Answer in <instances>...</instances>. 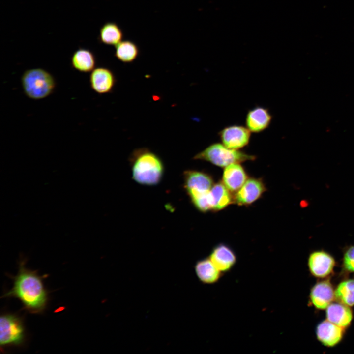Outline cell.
<instances>
[{
    "instance_id": "cell-1",
    "label": "cell",
    "mask_w": 354,
    "mask_h": 354,
    "mask_svg": "<svg viewBox=\"0 0 354 354\" xmlns=\"http://www.w3.org/2000/svg\"><path fill=\"white\" fill-rule=\"evenodd\" d=\"M17 274L12 277V288L3 295L4 298H16L22 303L23 308L30 313H42L48 301V294L44 287V276L36 271L27 269L24 260L19 262Z\"/></svg>"
},
{
    "instance_id": "cell-20",
    "label": "cell",
    "mask_w": 354,
    "mask_h": 354,
    "mask_svg": "<svg viewBox=\"0 0 354 354\" xmlns=\"http://www.w3.org/2000/svg\"><path fill=\"white\" fill-rule=\"evenodd\" d=\"M123 37L121 29L114 22H107L100 29L99 40L103 44L116 46L122 41Z\"/></svg>"
},
{
    "instance_id": "cell-8",
    "label": "cell",
    "mask_w": 354,
    "mask_h": 354,
    "mask_svg": "<svg viewBox=\"0 0 354 354\" xmlns=\"http://www.w3.org/2000/svg\"><path fill=\"white\" fill-rule=\"evenodd\" d=\"M335 264L334 257L323 250L312 252L308 259V266L311 274L319 278H324L331 274Z\"/></svg>"
},
{
    "instance_id": "cell-10",
    "label": "cell",
    "mask_w": 354,
    "mask_h": 354,
    "mask_svg": "<svg viewBox=\"0 0 354 354\" xmlns=\"http://www.w3.org/2000/svg\"><path fill=\"white\" fill-rule=\"evenodd\" d=\"M272 116L267 108L256 106L249 109L245 117V125L252 133H261L270 126Z\"/></svg>"
},
{
    "instance_id": "cell-14",
    "label": "cell",
    "mask_w": 354,
    "mask_h": 354,
    "mask_svg": "<svg viewBox=\"0 0 354 354\" xmlns=\"http://www.w3.org/2000/svg\"><path fill=\"white\" fill-rule=\"evenodd\" d=\"M209 258L221 272L230 270L236 262L235 252L224 244L216 246L212 249Z\"/></svg>"
},
{
    "instance_id": "cell-18",
    "label": "cell",
    "mask_w": 354,
    "mask_h": 354,
    "mask_svg": "<svg viewBox=\"0 0 354 354\" xmlns=\"http://www.w3.org/2000/svg\"><path fill=\"white\" fill-rule=\"evenodd\" d=\"M71 63L73 68L82 73L91 72L95 68L96 59L90 50L80 48L72 55Z\"/></svg>"
},
{
    "instance_id": "cell-19",
    "label": "cell",
    "mask_w": 354,
    "mask_h": 354,
    "mask_svg": "<svg viewBox=\"0 0 354 354\" xmlns=\"http://www.w3.org/2000/svg\"><path fill=\"white\" fill-rule=\"evenodd\" d=\"M229 191L223 183L213 185L210 190L213 210L222 209L232 203L234 199Z\"/></svg>"
},
{
    "instance_id": "cell-4",
    "label": "cell",
    "mask_w": 354,
    "mask_h": 354,
    "mask_svg": "<svg viewBox=\"0 0 354 354\" xmlns=\"http://www.w3.org/2000/svg\"><path fill=\"white\" fill-rule=\"evenodd\" d=\"M255 158V156L243 151L229 148L222 143H214L196 154L193 159L207 161L216 166L225 167L234 163L254 160Z\"/></svg>"
},
{
    "instance_id": "cell-15",
    "label": "cell",
    "mask_w": 354,
    "mask_h": 354,
    "mask_svg": "<svg viewBox=\"0 0 354 354\" xmlns=\"http://www.w3.org/2000/svg\"><path fill=\"white\" fill-rule=\"evenodd\" d=\"M246 173L239 163H234L225 167L223 174V183L231 192H237L246 182Z\"/></svg>"
},
{
    "instance_id": "cell-5",
    "label": "cell",
    "mask_w": 354,
    "mask_h": 354,
    "mask_svg": "<svg viewBox=\"0 0 354 354\" xmlns=\"http://www.w3.org/2000/svg\"><path fill=\"white\" fill-rule=\"evenodd\" d=\"M26 332L23 319L9 313L0 318V345L1 348L20 346L25 341Z\"/></svg>"
},
{
    "instance_id": "cell-24",
    "label": "cell",
    "mask_w": 354,
    "mask_h": 354,
    "mask_svg": "<svg viewBox=\"0 0 354 354\" xmlns=\"http://www.w3.org/2000/svg\"><path fill=\"white\" fill-rule=\"evenodd\" d=\"M343 270L346 273H354V245L346 247L342 259Z\"/></svg>"
},
{
    "instance_id": "cell-6",
    "label": "cell",
    "mask_w": 354,
    "mask_h": 354,
    "mask_svg": "<svg viewBox=\"0 0 354 354\" xmlns=\"http://www.w3.org/2000/svg\"><path fill=\"white\" fill-rule=\"evenodd\" d=\"M218 135L225 146L238 150L249 144L251 132L246 126L235 124L225 127L219 131Z\"/></svg>"
},
{
    "instance_id": "cell-23",
    "label": "cell",
    "mask_w": 354,
    "mask_h": 354,
    "mask_svg": "<svg viewBox=\"0 0 354 354\" xmlns=\"http://www.w3.org/2000/svg\"><path fill=\"white\" fill-rule=\"evenodd\" d=\"M193 204L200 211L205 212L212 209L210 191L190 198Z\"/></svg>"
},
{
    "instance_id": "cell-22",
    "label": "cell",
    "mask_w": 354,
    "mask_h": 354,
    "mask_svg": "<svg viewBox=\"0 0 354 354\" xmlns=\"http://www.w3.org/2000/svg\"><path fill=\"white\" fill-rule=\"evenodd\" d=\"M115 47L116 57L123 63L132 62L138 56V47L131 41H121Z\"/></svg>"
},
{
    "instance_id": "cell-12",
    "label": "cell",
    "mask_w": 354,
    "mask_h": 354,
    "mask_svg": "<svg viewBox=\"0 0 354 354\" xmlns=\"http://www.w3.org/2000/svg\"><path fill=\"white\" fill-rule=\"evenodd\" d=\"M266 190L260 179H248L236 192L234 201L239 205H247L258 199Z\"/></svg>"
},
{
    "instance_id": "cell-21",
    "label": "cell",
    "mask_w": 354,
    "mask_h": 354,
    "mask_svg": "<svg viewBox=\"0 0 354 354\" xmlns=\"http://www.w3.org/2000/svg\"><path fill=\"white\" fill-rule=\"evenodd\" d=\"M335 300L349 307L354 306V279L341 281L334 290Z\"/></svg>"
},
{
    "instance_id": "cell-9",
    "label": "cell",
    "mask_w": 354,
    "mask_h": 354,
    "mask_svg": "<svg viewBox=\"0 0 354 354\" xmlns=\"http://www.w3.org/2000/svg\"><path fill=\"white\" fill-rule=\"evenodd\" d=\"M334 290L329 279L318 282L310 291L311 304L319 310L326 309L335 299Z\"/></svg>"
},
{
    "instance_id": "cell-13",
    "label": "cell",
    "mask_w": 354,
    "mask_h": 354,
    "mask_svg": "<svg viewBox=\"0 0 354 354\" xmlns=\"http://www.w3.org/2000/svg\"><path fill=\"white\" fill-rule=\"evenodd\" d=\"M345 329L326 320L317 325L316 335L317 339L323 345L332 347L337 345L342 340Z\"/></svg>"
},
{
    "instance_id": "cell-2",
    "label": "cell",
    "mask_w": 354,
    "mask_h": 354,
    "mask_svg": "<svg viewBox=\"0 0 354 354\" xmlns=\"http://www.w3.org/2000/svg\"><path fill=\"white\" fill-rule=\"evenodd\" d=\"M132 178L144 185H157L162 180L164 167L161 158L146 148L135 150L130 156Z\"/></svg>"
},
{
    "instance_id": "cell-7",
    "label": "cell",
    "mask_w": 354,
    "mask_h": 354,
    "mask_svg": "<svg viewBox=\"0 0 354 354\" xmlns=\"http://www.w3.org/2000/svg\"><path fill=\"white\" fill-rule=\"evenodd\" d=\"M183 179L184 188L190 198L209 192L214 185L211 177L201 171H185Z\"/></svg>"
},
{
    "instance_id": "cell-17",
    "label": "cell",
    "mask_w": 354,
    "mask_h": 354,
    "mask_svg": "<svg viewBox=\"0 0 354 354\" xmlns=\"http://www.w3.org/2000/svg\"><path fill=\"white\" fill-rule=\"evenodd\" d=\"M194 270L198 279L204 284H213L220 278L221 272L209 258L199 260L195 264Z\"/></svg>"
},
{
    "instance_id": "cell-16",
    "label": "cell",
    "mask_w": 354,
    "mask_h": 354,
    "mask_svg": "<svg viewBox=\"0 0 354 354\" xmlns=\"http://www.w3.org/2000/svg\"><path fill=\"white\" fill-rule=\"evenodd\" d=\"M327 320L344 328L351 324L353 312L350 307L340 302L331 303L326 308Z\"/></svg>"
},
{
    "instance_id": "cell-11",
    "label": "cell",
    "mask_w": 354,
    "mask_h": 354,
    "mask_svg": "<svg viewBox=\"0 0 354 354\" xmlns=\"http://www.w3.org/2000/svg\"><path fill=\"white\" fill-rule=\"evenodd\" d=\"M91 88L97 93L104 94L110 93L114 89L116 79L110 69L99 67L93 69L89 76Z\"/></svg>"
},
{
    "instance_id": "cell-3",
    "label": "cell",
    "mask_w": 354,
    "mask_h": 354,
    "mask_svg": "<svg viewBox=\"0 0 354 354\" xmlns=\"http://www.w3.org/2000/svg\"><path fill=\"white\" fill-rule=\"evenodd\" d=\"M25 94L33 100L44 99L53 93L56 87L54 76L41 68L26 70L21 78Z\"/></svg>"
}]
</instances>
